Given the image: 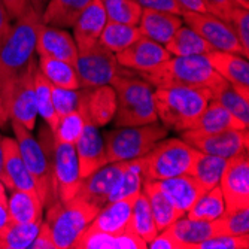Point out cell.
Returning a JSON list of instances; mask_svg holds the SVG:
<instances>
[{"mask_svg":"<svg viewBox=\"0 0 249 249\" xmlns=\"http://www.w3.org/2000/svg\"><path fill=\"white\" fill-rule=\"evenodd\" d=\"M14 138L18 143L22 160H24L30 175L35 179L37 194L45 208L57 201L55 180H54V133L45 124L35 138L32 130L26 128L18 121H12Z\"/></svg>","mask_w":249,"mask_h":249,"instance_id":"obj_1","label":"cell"},{"mask_svg":"<svg viewBox=\"0 0 249 249\" xmlns=\"http://www.w3.org/2000/svg\"><path fill=\"white\" fill-rule=\"evenodd\" d=\"M42 18L33 9L15 19L8 35L0 42V88L2 99L12 84L26 72L35 58Z\"/></svg>","mask_w":249,"mask_h":249,"instance_id":"obj_2","label":"cell"},{"mask_svg":"<svg viewBox=\"0 0 249 249\" xmlns=\"http://www.w3.org/2000/svg\"><path fill=\"white\" fill-rule=\"evenodd\" d=\"M157 117L167 130L187 131L212 100L206 87H163L154 89Z\"/></svg>","mask_w":249,"mask_h":249,"instance_id":"obj_3","label":"cell"},{"mask_svg":"<svg viewBox=\"0 0 249 249\" xmlns=\"http://www.w3.org/2000/svg\"><path fill=\"white\" fill-rule=\"evenodd\" d=\"M117 94L115 127L143 125L158 121L154 87L142 76L131 75V71L120 67L110 84Z\"/></svg>","mask_w":249,"mask_h":249,"instance_id":"obj_4","label":"cell"},{"mask_svg":"<svg viewBox=\"0 0 249 249\" xmlns=\"http://www.w3.org/2000/svg\"><path fill=\"white\" fill-rule=\"evenodd\" d=\"M154 88L163 87H206L215 85L221 76L213 71L206 55H172L155 69L141 73Z\"/></svg>","mask_w":249,"mask_h":249,"instance_id":"obj_5","label":"cell"},{"mask_svg":"<svg viewBox=\"0 0 249 249\" xmlns=\"http://www.w3.org/2000/svg\"><path fill=\"white\" fill-rule=\"evenodd\" d=\"M47 209V222L57 249H73L100 211L99 206L78 196L67 201L57 200Z\"/></svg>","mask_w":249,"mask_h":249,"instance_id":"obj_6","label":"cell"},{"mask_svg":"<svg viewBox=\"0 0 249 249\" xmlns=\"http://www.w3.org/2000/svg\"><path fill=\"white\" fill-rule=\"evenodd\" d=\"M198 151L184 139H163L146 155L141 157L143 180H161L191 175Z\"/></svg>","mask_w":249,"mask_h":249,"instance_id":"obj_7","label":"cell"},{"mask_svg":"<svg viewBox=\"0 0 249 249\" xmlns=\"http://www.w3.org/2000/svg\"><path fill=\"white\" fill-rule=\"evenodd\" d=\"M169 130L158 121L143 125L117 127L106 134V161H130L146 155L158 142L167 138Z\"/></svg>","mask_w":249,"mask_h":249,"instance_id":"obj_8","label":"cell"},{"mask_svg":"<svg viewBox=\"0 0 249 249\" xmlns=\"http://www.w3.org/2000/svg\"><path fill=\"white\" fill-rule=\"evenodd\" d=\"M120 67L117 55L100 43H96L85 51H79L75 63L81 88H94L110 84Z\"/></svg>","mask_w":249,"mask_h":249,"instance_id":"obj_9","label":"cell"},{"mask_svg":"<svg viewBox=\"0 0 249 249\" xmlns=\"http://www.w3.org/2000/svg\"><path fill=\"white\" fill-rule=\"evenodd\" d=\"M37 60L33 58L30 66L9 88V91L3 97V105L6 109L8 118L11 121H18L26 128L33 130L36 127L37 109L35 99V85H33V71Z\"/></svg>","mask_w":249,"mask_h":249,"instance_id":"obj_10","label":"cell"},{"mask_svg":"<svg viewBox=\"0 0 249 249\" xmlns=\"http://www.w3.org/2000/svg\"><path fill=\"white\" fill-rule=\"evenodd\" d=\"M182 19L184 24L196 30L213 50L240 54L248 58V54L243 51L231 26L225 19L209 12H184Z\"/></svg>","mask_w":249,"mask_h":249,"instance_id":"obj_11","label":"cell"},{"mask_svg":"<svg viewBox=\"0 0 249 249\" xmlns=\"http://www.w3.org/2000/svg\"><path fill=\"white\" fill-rule=\"evenodd\" d=\"M182 139L198 152L216 155L225 160L246 151L249 145L248 128L224 130L218 133H194L187 130L182 131Z\"/></svg>","mask_w":249,"mask_h":249,"instance_id":"obj_12","label":"cell"},{"mask_svg":"<svg viewBox=\"0 0 249 249\" xmlns=\"http://www.w3.org/2000/svg\"><path fill=\"white\" fill-rule=\"evenodd\" d=\"M225 211L249 208V157L248 149L229 158L219 179Z\"/></svg>","mask_w":249,"mask_h":249,"instance_id":"obj_13","label":"cell"},{"mask_svg":"<svg viewBox=\"0 0 249 249\" xmlns=\"http://www.w3.org/2000/svg\"><path fill=\"white\" fill-rule=\"evenodd\" d=\"M53 163L57 200L67 201L73 198L78 194L81 185L79 164L75 145L55 142Z\"/></svg>","mask_w":249,"mask_h":249,"instance_id":"obj_14","label":"cell"},{"mask_svg":"<svg viewBox=\"0 0 249 249\" xmlns=\"http://www.w3.org/2000/svg\"><path fill=\"white\" fill-rule=\"evenodd\" d=\"M115 55L121 67L139 73H145L155 69L157 66L163 64L172 57L164 45L157 43L145 36H141L128 48Z\"/></svg>","mask_w":249,"mask_h":249,"instance_id":"obj_15","label":"cell"},{"mask_svg":"<svg viewBox=\"0 0 249 249\" xmlns=\"http://www.w3.org/2000/svg\"><path fill=\"white\" fill-rule=\"evenodd\" d=\"M84 115H85V125H84V130L79 136V139L75 142L81 180L89 176L93 172H96L97 169H100L102 166L107 164L103 136L99 127L88 120L85 110H84Z\"/></svg>","mask_w":249,"mask_h":249,"instance_id":"obj_16","label":"cell"},{"mask_svg":"<svg viewBox=\"0 0 249 249\" xmlns=\"http://www.w3.org/2000/svg\"><path fill=\"white\" fill-rule=\"evenodd\" d=\"M127 161H117L107 163L93 172L89 176L81 180L78 190V197L93 203V205L102 208L107 203V196L117 184L118 178L121 176L123 170L125 169Z\"/></svg>","mask_w":249,"mask_h":249,"instance_id":"obj_17","label":"cell"},{"mask_svg":"<svg viewBox=\"0 0 249 249\" xmlns=\"http://www.w3.org/2000/svg\"><path fill=\"white\" fill-rule=\"evenodd\" d=\"M206 57L222 79L230 82L243 97L249 99V63L246 57L218 50H212Z\"/></svg>","mask_w":249,"mask_h":249,"instance_id":"obj_18","label":"cell"},{"mask_svg":"<svg viewBox=\"0 0 249 249\" xmlns=\"http://www.w3.org/2000/svg\"><path fill=\"white\" fill-rule=\"evenodd\" d=\"M36 53L43 57L72 63L73 66L79 54L75 39L69 32H66V29L48 24H42L39 30Z\"/></svg>","mask_w":249,"mask_h":249,"instance_id":"obj_19","label":"cell"},{"mask_svg":"<svg viewBox=\"0 0 249 249\" xmlns=\"http://www.w3.org/2000/svg\"><path fill=\"white\" fill-rule=\"evenodd\" d=\"M3 184L6 190L29 191L37 194L35 179L30 175L24 160H22L15 138H3Z\"/></svg>","mask_w":249,"mask_h":249,"instance_id":"obj_20","label":"cell"},{"mask_svg":"<svg viewBox=\"0 0 249 249\" xmlns=\"http://www.w3.org/2000/svg\"><path fill=\"white\" fill-rule=\"evenodd\" d=\"M154 184L172 201V205L185 215L200 196L206 190L193 175H180L161 180H154Z\"/></svg>","mask_w":249,"mask_h":249,"instance_id":"obj_21","label":"cell"},{"mask_svg":"<svg viewBox=\"0 0 249 249\" xmlns=\"http://www.w3.org/2000/svg\"><path fill=\"white\" fill-rule=\"evenodd\" d=\"M107 18L100 0H93L78 17L73 24V39L78 51H85L99 43L100 35L106 26Z\"/></svg>","mask_w":249,"mask_h":249,"instance_id":"obj_22","label":"cell"},{"mask_svg":"<svg viewBox=\"0 0 249 249\" xmlns=\"http://www.w3.org/2000/svg\"><path fill=\"white\" fill-rule=\"evenodd\" d=\"M166 230L175 237L180 249H196V246L203 240L221 234V225L219 219L206 221L180 216Z\"/></svg>","mask_w":249,"mask_h":249,"instance_id":"obj_23","label":"cell"},{"mask_svg":"<svg viewBox=\"0 0 249 249\" xmlns=\"http://www.w3.org/2000/svg\"><path fill=\"white\" fill-rule=\"evenodd\" d=\"M145 240L136 236L130 229L123 233H103L85 230L73 249H146Z\"/></svg>","mask_w":249,"mask_h":249,"instance_id":"obj_24","label":"cell"},{"mask_svg":"<svg viewBox=\"0 0 249 249\" xmlns=\"http://www.w3.org/2000/svg\"><path fill=\"white\" fill-rule=\"evenodd\" d=\"M84 110L97 127L109 124L115 117L117 112V94L112 85H100L94 88H87Z\"/></svg>","mask_w":249,"mask_h":249,"instance_id":"obj_25","label":"cell"},{"mask_svg":"<svg viewBox=\"0 0 249 249\" xmlns=\"http://www.w3.org/2000/svg\"><path fill=\"white\" fill-rule=\"evenodd\" d=\"M136 197L109 201L100 208L87 230H96L103 233H123L128 229L133 203Z\"/></svg>","mask_w":249,"mask_h":249,"instance_id":"obj_26","label":"cell"},{"mask_svg":"<svg viewBox=\"0 0 249 249\" xmlns=\"http://www.w3.org/2000/svg\"><path fill=\"white\" fill-rule=\"evenodd\" d=\"M182 24H184V19L180 15L142 9V15L138 22V27L142 36L157 43L166 45Z\"/></svg>","mask_w":249,"mask_h":249,"instance_id":"obj_27","label":"cell"},{"mask_svg":"<svg viewBox=\"0 0 249 249\" xmlns=\"http://www.w3.org/2000/svg\"><path fill=\"white\" fill-rule=\"evenodd\" d=\"M43 203L35 193L14 190L8 197V215L12 224L43 221Z\"/></svg>","mask_w":249,"mask_h":249,"instance_id":"obj_28","label":"cell"},{"mask_svg":"<svg viewBox=\"0 0 249 249\" xmlns=\"http://www.w3.org/2000/svg\"><path fill=\"white\" fill-rule=\"evenodd\" d=\"M93 0H50L42 12V22L61 29L73 27L81 12Z\"/></svg>","mask_w":249,"mask_h":249,"instance_id":"obj_29","label":"cell"},{"mask_svg":"<svg viewBox=\"0 0 249 249\" xmlns=\"http://www.w3.org/2000/svg\"><path fill=\"white\" fill-rule=\"evenodd\" d=\"M237 128H248V127L239 123L222 105H219L216 100L212 99L190 130L194 133H218L224 130H237Z\"/></svg>","mask_w":249,"mask_h":249,"instance_id":"obj_30","label":"cell"},{"mask_svg":"<svg viewBox=\"0 0 249 249\" xmlns=\"http://www.w3.org/2000/svg\"><path fill=\"white\" fill-rule=\"evenodd\" d=\"M170 55L190 57V55H206L213 48L190 26L182 24L172 39L164 45Z\"/></svg>","mask_w":249,"mask_h":249,"instance_id":"obj_31","label":"cell"},{"mask_svg":"<svg viewBox=\"0 0 249 249\" xmlns=\"http://www.w3.org/2000/svg\"><path fill=\"white\" fill-rule=\"evenodd\" d=\"M209 89L213 100L222 105L239 123L249 127V99L243 97L230 82L222 78Z\"/></svg>","mask_w":249,"mask_h":249,"instance_id":"obj_32","label":"cell"},{"mask_svg":"<svg viewBox=\"0 0 249 249\" xmlns=\"http://www.w3.org/2000/svg\"><path fill=\"white\" fill-rule=\"evenodd\" d=\"M142 191L148 197L149 208H151L158 231L167 229L176 219L184 216L172 205V201L161 193V190L154 184V180H143Z\"/></svg>","mask_w":249,"mask_h":249,"instance_id":"obj_33","label":"cell"},{"mask_svg":"<svg viewBox=\"0 0 249 249\" xmlns=\"http://www.w3.org/2000/svg\"><path fill=\"white\" fill-rule=\"evenodd\" d=\"M37 69L45 78L48 79V82L54 87L71 88V89L81 88V82H79L76 69L72 63L39 55Z\"/></svg>","mask_w":249,"mask_h":249,"instance_id":"obj_34","label":"cell"},{"mask_svg":"<svg viewBox=\"0 0 249 249\" xmlns=\"http://www.w3.org/2000/svg\"><path fill=\"white\" fill-rule=\"evenodd\" d=\"M143 185V173H142V160L136 158L125 163V169L123 170L121 176L118 178L117 184L112 188L107 196L109 201H117L124 198L138 197L142 191Z\"/></svg>","mask_w":249,"mask_h":249,"instance_id":"obj_35","label":"cell"},{"mask_svg":"<svg viewBox=\"0 0 249 249\" xmlns=\"http://www.w3.org/2000/svg\"><path fill=\"white\" fill-rule=\"evenodd\" d=\"M128 229L138 237L145 240L146 245H148V242H151L158 233H160L157 229V225H155V221H154V216H152V212L149 208L148 197L143 191H141L139 196L134 198Z\"/></svg>","mask_w":249,"mask_h":249,"instance_id":"obj_36","label":"cell"},{"mask_svg":"<svg viewBox=\"0 0 249 249\" xmlns=\"http://www.w3.org/2000/svg\"><path fill=\"white\" fill-rule=\"evenodd\" d=\"M141 32L138 26L130 24H120V22H110L107 21L106 26L100 35L99 43L106 50L118 54L128 48L131 43H134L141 37Z\"/></svg>","mask_w":249,"mask_h":249,"instance_id":"obj_37","label":"cell"},{"mask_svg":"<svg viewBox=\"0 0 249 249\" xmlns=\"http://www.w3.org/2000/svg\"><path fill=\"white\" fill-rule=\"evenodd\" d=\"M33 85H35V99H36L37 115H40V118L45 121V124L54 131L58 124V117L55 114L54 102H53V87L48 82V79L39 72L37 64L33 71Z\"/></svg>","mask_w":249,"mask_h":249,"instance_id":"obj_38","label":"cell"},{"mask_svg":"<svg viewBox=\"0 0 249 249\" xmlns=\"http://www.w3.org/2000/svg\"><path fill=\"white\" fill-rule=\"evenodd\" d=\"M225 164H227L225 158L198 152L191 175L201 184V187L208 191L219 185V179L222 176Z\"/></svg>","mask_w":249,"mask_h":249,"instance_id":"obj_39","label":"cell"},{"mask_svg":"<svg viewBox=\"0 0 249 249\" xmlns=\"http://www.w3.org/2000/svg\"><path fill=\"white\" fill-rule=\"evenodd\" d=\"M224 211H225V205H224L222 193H221L219 185H216L212 190L203 193L185 215L193 219L213 221V219H218L224 213Z\"/></svg>","mask_w":249,"mask_h":249,"instance_id":"obj_40","label":"cell"},{"mask_svg":"<svg viewBox=\"0 0 249 249\" xmlns=\"http://www.w3.org/2000/svg\"><path fill=\"white\" fill-rule=\"evenodd\" d=\"M100 2L107 21L138 26L142 15V8L136 0H100Z\"/></svg>","mask_w":249,"mask_h":249,"instance_id":"obj_41","label":"cell"},{"mask_svg":"<svg viewBox=\"0 0 249 249\" xmlns=\"http://www.w3.org/2000/svg\"><path fill=\"white\" fill-rule=\"evenodd\" d=\"M82 106L79 110H75V112H72V114H67L61 118H58V124H57L55 130L53 131L55 142L75 145V142L79 139V136H81L84 125H85V115H84Z\"/></svg>","mask_w":249,"mask_h":249,"instance_id":"obj_42","label":"cell"},{"mask_svg":"<svg viewBox=\"0 0 249 249\" xmlns=\"http://www.w3.org/2000/svg\"><path fill=\"white\" fill-rule=\"evenodd\" d=\"M53 87V102H54V109L58 118L72 114L75 110H79L81 106L84 105L87 88H78V89H71V88H60V87Z\"/></svg>","mask_w":249,"mask_h":249,"instance_id":"obj_43","label":"cell"},{"mask_svg":"<svg viewBox=\"0 0 249 249\" xmlns=\"http://www.w3.org/2000/svg\"><path fill=\"white\" fill-rule=\"evenodd\" d=\"M218 219L221 225V234L249 236V208L224 211Z\"/></svg>","mask_w":249,"mask_h":249,"instance_id":"obj_44","label":"cell"},{"mask_svg":"<svg viewBox=\"0 0 249 249\" xmlns=\"http://www.w3.org/2000/svg\"><path fill=\"white\" fill-rule=\"evenodd\" d=\"M227 22L231 26L243 51L249 55V9L236 6Z\"/></svg>","mask_w":249,"mask_h":249,"instance_id":"obj_45","label":"cell"},{"mask_svg":"<svg viewBox=\"0 0 249 249\" xmlns=\"http://www.w3.org/2000/svg\"><path fill=\"white\" fill-rule=\"evenodd\" d=\"M249 236H230L218 234L211 239L203 240L196 246V249H248Z\"/></svg>","mask_w":249,"mask_h":249,"instance_id":"obj_46","label":"cell"},{"mask_svg":"<svg viewBox=\"0 0 249 249\" xmlns=\"http://www.w3.org/2000/svg\"><path fill=\"white\" fill-rule=\"evenodd\" d=\"M142 9L158 11V12H169L182 17L184 11L179 6L176 0H136Z\"/></svg>","mask_w":249,"mask_h":249,"instance_id":"obj_47","label":"cell"},{"mask_svg":"<svg viewBox=\"0 0 249 249\" xmlns=\"http://www.w3.org/2000/svg\"><path fill=\"white\" fill-rule=\"evenodd\" d=\"M203 3L206 6V11L221 19L229 21L231 12L237 6L234 0H203Z\"/></svg>","mask_w":249,"mask_h":249,"instance_id":"obj_48","label":"cell"},{"mask_svg":"<svg viewBox=\"0 0 249 249\" xmlns=\"http://www.w3.org/2000/svg\"><path fill=\"white\" fill-rule=\"evenodd\" d=\"M30 249H57L51 230H50V225L47 221H42L39 231L35 237V240L30 245Z\"/></svg>","mask_w":249,"mask_h":249,"instance_id":"obj_49","label":"cell"},{"mask_svg":"<svg viewBox=\"0 0 249 249\" xmlns=\"http://www.w3.org/2000/svg\"><path fill=\"white\" fill-rule=\"evenodd\" d=\"M2 2L5 3L6 11L12 21L21 18L22 15H26L33 9L30 5V0H2Z\"/></svg>","mask_w":249,"mask_h":249,"instance_id":"obj_50","label":"cell"},{"mask_svg":"<svg viewBox=\"0 0 249 249\" xmlns=\"http://www.w3.org/2000/svg\"><path fill=\"white\" fill-rule=\"evenodd\" d=\"M148 248L149 249H180L179 243L166 229L158 233L151 242H148Z\"/></svg>","mask_w":249,"mask_h":249,"instance_id":"obj_51","label":"cell"},{"mask_svg":"<svg viewBox=\"0 0 249 249\" xmlns=\"http://www.w3.org/2000/svg\"><path fill=\"white\" fill-rule=\"evenodd\" d=\"M11 26H12V19L6 11L5 3L0 0V42H2V39L8 35Z\"/></svg>","mask_w":249,"mask_h":249,"instance_id":"obj_52","label":"cell"},{"mask_svg":"<svg viewBox=\"0 0 249 249\" xmlns=\"http://www.w3.org/2000/svg\"><path fill=\"white\" fill-rule=\"evenodd\" d=\"M184 12H208L203 0H176Z\"/></svg>","mask_w":249,"mask_h":249,"instance_id":"obj_53","label":"cell"},{"mask_svg":"<svg viewBox=\"0 0 249 249\" xmlns=\"http://www.w3.org/2000/svg\"><path fill=\"white\" fill-rule=\"evenodd\" d=\"M11 224L9 221V215H8V206L0 203V231L5 230L8 225Z\"/></svg>","mask_w":249,"mask_h":249,"instance_id":"obj_54","label":"cell"},{"mask_svg":"<svg viewBox=\"0 0 249 249\" xmlns=\"http://www.w3.org/2000/svg\"><path fill=\"white\" fill-rule=\"evenodd\" d=\"M50 2V0H30V5L33 8V11L42 17V12L45 9V6H47V3Z\"/></svg>","mask_w":249,"mask_h":249,"instance_id":"obj_55","label":"cell"},{"mask_svg":"<svg viewBox=\"0 0 249 249\" xmlns=\"http://www.w3.org/2000/svg\"><path fill=\"white\" fill-rule=\"evenodd\" d=\"M8 114H6V109L3 105V99H2V88H0V127H5L8 123Z\"/></svg>","mask_w":249,"mask_h":249,"instance_id":"obj_56","label":"cell"},{"mask_svg":"<svg viewBox=\"0 0 249 249\" xmlns=\"http://www.w3.org/2000/svg\"><path fill=\"white\" fill-rule=\"evenodd\" d=\"M0 180H5V170H3V138L0 136Z\"/></svg>","mask_w":249,"mask_h":249,"instance_id":"obj_57","label":"cell"},{"mask_svg":"<svg viewBox=\"0 0 249 249\" xmlns=\"http://www.w3.org/2000/svg\"><path fill=\"white\" fill-rule=\"evenodd\" d=\"M0 203H3V205L8 206V196H6V187L5 184L0 180Z\"/></svg>","mask_w":249,"mask_h":249,"instance_id":"obj_58","label":"cell"},{"mask_svg":"<svg viewBox=\"0 0 249 249\" xmlns=\"http://www.w3.org/2000/svg\"><path fill=\"white\" fill-rule=\"evenodd\" d=\"M234 3L240 8L249 9V0H234Z\"/></svg>","mask_w":249,"mask_h":249,"instance_id":"obj_59","label":"cell"}]
</instances>
